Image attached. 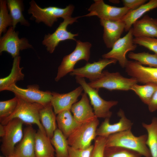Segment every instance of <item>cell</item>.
<instances>
[{
    "label": "cell",
    "instance_id": "cell-4",
    "mask_svg": "<svg viewBox=\"0 0 157 157\" xmlns=\"http://www.w3.org/2000/svg\"><path fill=\"white\" fill-rule=\"evenodd\" d=\"M76 47L70 53L65 56L59 66L55 80L59 81L68 73L72 72L74 69L75 65L79 61L84 60L88 62L90 57V49L92 44L89 42H82L80 40L76 41Z\"/></svg>",
    "mask_w": 157,
    "mask_h": 157
},
{
    "label": "cell",
    "instance_id": "cell-3",
    "mask_svg": "<svg viewBox=\"0 0 157 157\" xmlns=\"http://www.w3.org/2000/svg\"><path fill=\"white\" fill-rule=\"evenodd\" d=\"M43 106L38 103L29 102L19 98L14 111L9 117L0 120L1 123L5 125L11 120L18 118L24 123L36 124L39 129L46 134L40 120V111Z\"/></svg>",
    "mask_w": 157,
    "mask_h": 157
},
{
    "label": "cell",
    "instance_id": "cell-25",
    "mask_svg": "<svg viewBox=\"0 0 157 157\" xmlns=\"http://www.w3.org/2000/svg\"><path fill=\"white\" fill-rule=\"evenodd\" d=\"M56 115L51 103L44 106L40 111V122L47 135L50 139L57 129Z\"/></svg>",
    "mask_w": 157,
    "mask_h": 157
},
{
    "label": "cell",
    "instance_id": "cell-12",
    "mask_svg": "<svg viewBox=\"0 0 157 157\" xmlns=\"http://www.w3.org/2000/svg\"><path fill=\"white\" fill-rule=\"evenodd\" d=\"M88 9V14L81 17L96 16L100 19L115 21L121 20L130 10L125 7H119L105 3L103 0H94Z\"/></svg>",
    "mask_w": 157,
    "mask_h": 157
},
{
    "label": "cell",
    "instance_id": "cell-42",
    "mask_svg": "<svg viewBox=\"0 0 157 157\" xmlns=\"http://www.w3.org/2000/svg\"><path fill=\"white\" fill-rule=\"evenodd\" d=\"M13 156H6V157H13ZM0 157H4L0 156Z\"/></svg>",
    "mask_w": 157,
    "mask_h": 157
},
{
    "label": "cell",
    "instance_id": "cell-15",
    "mask_svg": "<svg viewBox=\"0 0 157 157\" xmlns=\"http://www.w3.org/2000/svg\"><path fill=\"white\" fill-rule=\"evenodd\" d=\"M117 61L114 59L103 58L92 63H88L84 66L74 69L70 75L86 78L90 81H94L101 77L102 70L106 67L111 64H115Z\"/></svg>",
    "mask_w": 157,
    "mask_h": 157
},
{
    "label": "cell",
    "instance_id": "cell-35",
    "mask_svg": "<svg viewBox=\"0 0 157 157\" xmlns=\"http://www.w3.org/2000/svg\"><path fill=\"white\" fill-rule=\"evenodd\" d=\"M135 44L143 46L157 55V38L139 37L133 39Z\"/></svg>",
    "mask_w": 157,
    "mask_h": 157
},
{
    "label": "cell",
    "instance_id": "cell-14",
    "mask_svg": "<svg viewBox=\"0 0 157 157\" xmlns=\"http://www.w3.org/2000/svg\"><path fill=\"white\" fill-rule=\"evenodd\" d=\"M125 68L127 74L138 83L157 84V68L146 67L137 61L129 60Z\"/></svg>",
    "mask_w": 157,
    "mask_h": 157
},
{
    "label": "cell",
    "instance_id": "cell-26",
    "mask_svg": "<svg viewBox=\"0 0 157 157\" xmlns=\"http://www.w3.org/2000/svg\"><path fill=\"white\" fill-rule=\"evenodd\" d=\"M21 57L19 56L14 58L13 66L10 74L8 76L0 79V91H2L11 85L23 80L24 77L22 73L23 67H20Z\"/></svg>",
    "mask_w": 157,
    "mask_h": 157
},
{
    "label": "cell",
    "instance_id": "cell-5",
    "mask_svg": "<svg viewBox=\"0 0 157 157\" xmlns=\"http://www.w3.org/2000/svg\"><path fill=\"white\" fill-rule=\"evenodd\" d=\"M77 83L83 88L84 92L89 97L90 103L93 107L94 113L97 118H109L112 115L110 109L117 105L118 101H106L99 95V89L94 88L91 87L85 81L84 78L75 76Z\"/></svg>",
    "mask_w": 157,
    "mask_h": 157
},
{
    "label": "cell",
    "instance_id": "cell-28",
    "mask_svg": "<svg viewBox=\"0 0 157 157\" xmlns=\"http://www.w3.org/2000/svg\"><path fill=\"white\" fill-rule=\"evenodd\" d=\"M55 150V157H68V148L67 138L58 128L50 139Z\"/></svg>",
    "mask_w": 157,
    "mask_h": 157
},
{
    "label": "cell",
    "instance_id": "cell-17",
    "mask_svg": "<svg viewBox=\"0 0 157 157\" xmlns=\"http://www.w3.org/2000/svg\"><path fill=\"white\" fill-rule=\"evenodd\" d=\"M117 115L120 117L119 121L113 124H110L109 118L105 119L104 121L97 129V136L107 138L111 134L131 129L133 123L127 118L124 111L122 109H119Z\"/></svg>",
    "mask_w": 157,
    "mask_h": 157
},
{
    "label": "cell",
    "instance_id": "cell-40",
    "mask_svg": "<svg viewBox=\"0 0 157 157\" xmlns=\"http://www.w3.org/2000/svg\"><path fill=\"white\" fill-rule=\"evenodd\" d=\"M6 133V126L0 123V137L3 138L5 135Z\"/></svg>",
    "mask_w": 157,
    "mask_h": 157
},
{
    "label": "cell",
    "instance_id": "cell-29",
    "mask_svg": "<svg viewBox=\"0 0 157 157\" xmlns=\"http://www.w3.org/2000/svg\"><path fill=\"white\" fill-rule=\"evenodd\" d=\"M147 131V138L146 144L150 151L152 157H157V118L154 117L149 124L142 123Z\"/></svg>",
    "mask_w": 157,
    "mask_h": 157
},
{
    "label": "cell",
    "instance_id": "cell-36",
    "mask_svg": "<svg viewBox=\"0 0 157 157\" xmlns=\"http://www.w3.org/2000/svg\"><path fill=\"white\" fill-rule=\"evenodd\" d=\"M106 138L99 136L96 138L90 157H104Z\"/></svg>",
    "mask_w": 157,
    "mask_h": 157
},
{
    "label": "cell",
    "instance_id": "cell-22",
    "mask_svg": "<svg viewBox=\"0 0 157 157\" xmlns=\"http://www.w3.org/2000/svg\"><path fill=\"white\" fill-rule=\"evenodd\" d=\"M35 157H55V150L50 139L38 129L35 137Z\"/></svg>",
    "mask_w": 157,
    "mask_h": 157
},
{
    "label": "cell",
    "instance_id": "cell-30",
    "mask_svg": "<svg viewBox=\"0 0 157 157\" xmlns=\"http://www.w3.org/2000/svg\"><path fill=\"white\" fill-rule=\"evenodd\" d=\"M157 89V84L149 83L143 85L135 84L131 90L133 91L144 103L148 105Z\"/></svg>",
    "mask_w": 157,
    "mask_h": 157
},
{
    "label": "cell",
    "instance_id": "cell-6",
    "mask_svg": "<svg viewBox=\"0 0 157 157\" xmlns=\"http://www.w3.org/2000/svg\"><path fill=\"white\" fill-rule=\"evenodd\" d=\"M137 83L135 79L124 77L118 72L111 73L104 70L99 78L88 83L94 88H104L110 91H128Z\"/></svg>",
    "mask_w": 157,
    "mask_h": 157
},
{
    "label": "cell",
    "instance_id": "cell-31",
    "mask_svg": "<svg viewBox=\"0 0 157 157\" xmlns=\"http://www.w3.org/2000/svg\"><path fill=\"white\" fill-rule=\"evenodd\" d=\"M142 156L133 151L123 147L112 146L105 147L104 157H141Z\"/></svg>",
    "mask_w": 157,
    "mask_h": 157
},
{
    "label": "cell",
    "instance_id": "cell-43",
    "mask_svg": "<svg viewBox=\"0 0 157 157\" xmlns=\"http://www.w3.org/2000/svg\"><path fill=\"white\" fill-rule=\"evenodd\" d=\"M13 157H16V156H14V155H13Z\"/></svg>",
    "mask_w": 157,
    "mask_h": 157
},
{
    "label": "cell",
    "instance_id": "cell-1",
    "mask_svg": "<svg viewBox=\"0 0 157 157\" xmlns=\"http://www.w3.org/2000/svg\"><path fill=\"white\" fill-rule=\"evenodd\" d=\"M147 135L135 136L131 129L111 134L106 138V147L117 146L136 151L144 157H152L146 144Z\"/></svg>",
    "mask_w": 157,
    "mask_h": 157
},
{
    "label": "cell",
    "instance_id": "cell-11",
    "mask_svg": "<svg viewBox=\"0 0 157 157\" xmlns=\"http://www.w3.org/2000/svg\"><path fill=\"white\" fill-rule=\"evenodd\" d=\"M133 36L132 27L126 35L115 42L110 51L102 55L103 58L115 60L122 67H125L128 61L126 57L127 53L135 50L137 47Z\"/></svg>",
    "mask_w": 157,
    "mask_h": 157
},
{
    "label": "cell",
    "instance_id": "cell-23",
    "mask_svg": "<svg viewBox=\"0 0 157 157\" xmlns=\"http://www.w3.org/2000/svg\"><path fill=\"white\" fill-rule=\"evenodd\" d=\"M56 120L58 129L67 138L82 124L75 119L70 110L64 111L58 114Z\"/></svg>",
    "mask_w": 157,
    "mask_h": 157
},
{
    "label": "cell",
    "instance_id": "cell-24",
    "mask_svg": "<svg viewBox=\"0 0 157 157\" xmlns=\"http://www.w3.org/2000/svg\"><path fill=\"white\" fill-rule=\"evenodd\" d=\"M157 8V0H150L138 8L130 10L121 20L125 24V31H128L133 24L145 13Z\"/></svg>",
    "mask_w": 157,
    "mask_h": 157
},
{
    "label": "cell",
    "instance_id": "cell-13",
    "mask_svg": "<svg viewBox=\"0 0 157 157\" xmlns=\"http://www.w3.org/2000/svg\"><path fill=\"white\" fill-rule=\"evenodd\" d=\"M33 48L25 38H19L18 32H15L11 26L0 39V53L6 51L13 58L19 56V51L23 50Z\"/></svg>",
    "mask_w": 157,
    "mask_h": 157
},
{
    "label": "cell",
    "instance_id": "cell-33",
    "mask_svg": "<svg viewBox=\"0 0 157 157\" xmlns=\"http://www.w3.org/2000/svg\"><path fill=\"white\" fill-rule=\"evenodd\" d=\"M13 20L8 13L7 1L0 0V36L7 31V28L12 26Z\"/></svg>",
    "mask_w": 157,
    "mask_h": 157
},
{
    "label": "cell",
    "instance_id": "cell-18",
    "mask_svg": "<svg viewBox=\"0 0 157 157\" xmlns=\"http://www.w3.org/2000/svg\"><path fill=\"white\" fill-rule=\"evenodd\" d=\"M100 24L103 27V38L106 47L112 48L119 39L125 29V24L121 20L113 21L100 19Z\"/></svg>",
    "mask_w": 157,
    "mask_h": 157
},
{
    "label": "cell",
    "instance_id": "cell-19",
    "mask_svg": "<svg viewBox=\"0 0 157 157\" xmlns=\"http://www.w3.org/2000/svg\"><path fill=\"white\" fill-rule=\"evenodd\" d=\"M81 95L80 100L72 106L70 111L75 119L82 124L97 118L90 104V99L87 93L84 92Z\"/></svg>",
    "mask_w": 157,
    "mask_h": 157
},
{
    "label": "cell",
    "instance_id": "cell-39",
    "mask_svg": "<svg viewBox=\"0 0 157 157\" xmlns=\"http://www.w3.org/2000/svg\"><path fill=\"white\" fill-rule=\"evenodd\" d=\"M148 106L149 110L151 112L157 110V89L154 94Z\"/></svg>",
    "mask_w": 157,
    "mask_h": 157
},
{
    "label": "cell",
    "instance_id": "cell-8",
    "mask_svg": "<svg viewBox=\"0 0 157 157\" xmlns=\"http://www.w3.org/2000/svg\"><path fill=\"white\" fill-rule=\"evenodd\" d=\"M23 123L20 119L15 118L5 125L6 133L2 138L0 150L6 157L14 155L16 144L22 139Z\"/></svg>",
    "mask_w": 157,
    "mask_h": 157
},
{
    "label": "cell",
    "instance_id": "cell-37",
    "mask_svg": "<svg viewBox=\"0 0 157 157\" xmlns=\"http://www.w3.org/2000/svg\"><path fill=\"white\" fill-rule=\"evenodd\" d=\"M93 147L94 145L84 149H76L69 146L68 157H90Z\"/></svg>",
    "mask_w": 157,
    "mask_h": 157
},
{
    "label": "cell",
    "instance_id": "cell-38",
    "mask_svg": "<svg viewBox=\"0 0 157 157\" xmlns=\"http://www.w3.org/2000/svg\"><path fill=\"white\" fill-rule=\"evenodd\" d=\"M124 6L131 10L136 9L146 3L147 0H122Z\"/></svg>",
    "mask_w": 157,
    "mask_h": 157
},
{
    "label": "cell",
    "instance_id": "cell-32",
    "mask_svg": "<svg viewBox=\"0 0 157 157\" xmlns=\"http://www.w3.org/2000/svg\"><path fill=\"white\" fill-rule=\"evenodd\" d=\"M128 57L135 60L142 65H146L150 67L157 68V55L152 54L145 52L135 53L131 52Z\"/></svg>",
    "mask_w": 157,
    "mask_h": 157
},
{
    "label": "cell",
    "instance_id": "cell-41",
    "mask_svg": "<svg viewBox=\"0 0 157 157\" xmlns=\"http://www.w3.org/2000/svg\"><path fill=\"white\" fill-rule=\"evenodd\" d=\"M111 2H112L113 3H119L120 2V1L119 0H111L110 1Z\"/></svg>",
    "mask_w": 157,
    "mask_h": 157
},
{
    "label": "cell",
    "instance_id": "cell-7",
    "mask_svg": "<svg viewBox=\"0 0 157 157\" xmlns=\"http://www.w3.org/2000/svg\"><path fill=\"white\" fill-rule=\"evenodd\" d=\"M98 118L82 124L74 131L67 138L69 146L81 149L89 147L97 137L96 131L99 124Z\"/></svg>",
    "mask_w": 157,
    "mask_h": 157
},
{
    "label": "cell",
    "instance_id": "cell-21",
    "mask_svg": "<svg viewBox=\"0 0 157 157\" xmlns=\"http://www.w3.org/2000/svg\"><path fill=\"white\" fill-rule=\"evenodd\" d=\"M132 33L135 38H157V19L147 15L136 21L133 25Z\"/></svg>",
    "mask_w": 157,
    "mask_h": 157
},
{
    "label": "cell",
    "instance_id": "cell-16",
    "mask_svg": "<svg viewBox=\"0 0 157 157\" xmlns=\"http://www.w3.org/2000/svg\"><path fill=\"white\" fill-rule=\"evenodd\" d=\"M83 90L80 86L74 90L65 94L52 92L51 104L56 115L66 110H70L72 106L77 102L78 98Z\"/></svg>",
    "mask_w": 157,
    "mask_h": 157
},
{
    "label": "cell",
    "instance_id": "cell-20",
    "mask_svg": "<svg viewBox=\"0 0 157 157\" xmlns=\"http://www.w3.org/2000/svg\"><path fill=\"white\" fill-rule=\"evenodd\" d=\"M36 132L31 126L25 129L22 139L15 147L14 156L17 157H35V145Z\"/></svg>",
    "mask_w": 157,
    "mask_h": 157
},
{
    "label": "cell",
    "instance_id": "cell-2",
    "mask_svg": "<svg viewBox=\"0 0 157 157\" xmlns=\"http://www.w3.org/2000/svg\"><path fill=\"white\" fill-rule=\"evenodd\" d=\"M28 13L31 14L36 22L44 23L47 26L51 27L59 18L63 19L72 17L74 7L70 4L64 8L50 6L42 8L33 0L29 2Z\"/></svg>",
    "mask_w": 157,
    "mask_h": 157
},
{
    "label": "cell",
    "instance_id": "cell-34",
    "mask_svg": "<svg viewBox=\"0 0 157 157\" xmlns=\"http://www.w3.org/2000/svg\"><path fill=\"white\" fill-rule=\"evenodd\" d=\"M19 98L15 96L13 98L0 102V119L1 120L11 115L18 104Z\"/></svg>",
    "mask_w": 157,
    "mask_h": 157
},
{
    "label": "cell",
    "instance_id": "cell-9",
    "mask_svg": "<svg viewBox=\"0 0 157 157\" xmlns=\"http://www.w3.org/2000/svg\"><path fill=\"white\" fill-rule=\"evenodd\" d=\"M11 91L15 96L26 101L37 103L44 106L51 103L52 92L49 91H44L39 89L38 85H28L26 88H23L14 84L5 89Z\"/></svg>",
    "mask_w": 157,
    "mask_h": 157
},
{
    "label": "cell",
    "instance_id": "cell-10",
    "mask_svg": "<svg viewBox=\"0 0 157 157\" xmlns=\"http://www.w3.org/2000/svg\"><path fill=\"white\" fill-rule=\"evenodd\" d=\"M81 16L69 17L63 19L60 23L55 31L52 34L45 35L42 44L46 47L47 51L52 53L60 42L67 40H72L75 41L77 40L75 37L78 35V33L73 34L67 30L69 25L77 22V19Z\"/></svg>",
    "mask_w": 157,
    "mask_h": 157
},
{
    "label": "cell",
    "instance_id": "cell-27",
    "mask_svg": "<svg viewBox=\"0 0 157 157\" xmlns=\"http://www.w3.org/2000/svg\"><path fill=\"white\" fill-rule=\"evenodd\" d=\"M7 5L13 20L12 27L15 29L17 24L29 26L30 24L26 20L22 14L23 10V1L21 0H8Z\"/></svg>",
    "mask_w": 157,
    "mask_h": 157
}]
</instances>
